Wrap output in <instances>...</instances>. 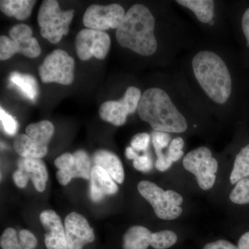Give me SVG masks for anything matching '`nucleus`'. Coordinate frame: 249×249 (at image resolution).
<instances>
[{"mask_svg": "<svg viewBox=\"0 0 249 249\" xmlns=\"http://www.w3.org/2000/svg\"><path fill=\"white\" fill-rule=\"evenodd\" d=\"M155 19L151 11L142 4L132 5L119 27L116 38L121 47L142 56H150L157 52Z\"/></svg>", "mask_w": 249, "mask_h": 249, "instance_id": "1", "label": "nucleus"}, {"mask_svg": "<svg viewBox=\"0 0 249 249\" xmlns=\"http://www.w3.org/2000/svg\"><path fill=\"white\" fill-rule=\"evenodd\" d=\"M137 112L142 121L157 132L179 134L188 129L186 118L160 88H149L142 93Z\"/></svg>", "mask_w": 249, "mask_h": 249, "instance_id": "2", "label": "nucleus"}, {"mask_svg": "<svg viewBox=\"0 0 249 249\" xmlns=\"http://www.w3.org/2000/svg\"><path fill=\"white\" fill-rule=\"evenodd\" d=\"M196 81L208 97L219 105L225 104L232 92V78L227 64L218 54L204 50L192 60Z\"/></svg>", "mask_w": 249, "mask_h": 249, "instance_id": "3", "label": "nucleus"}, {"mask_svg": "<svg viewBox=\"0 0 249 249\" xmlns=\"http://www.w3.org/2000/svg\"><path fill=\"white\" fill-rule=\"evenodd\" d=\"M74 13L73 9L62 11L55 0L42 1L37 14L41 36L51 43H58L68 34Z\"/></svg>", "mask_w": 249, "mask_h": 249, "instance_id": "4", "label": "nucleus"}, {"mask_svg": "<svg viewBox=\"0 0 249 249\" xmlns=\"http://www.w3.org/2000/svg\"><path fill=\"white\" fill-rule=\"evenodd\" d=\"M137 189L153 208L156 215L164 220H173L182 213V196L174 191H163L155 183L142 181Z\"/></svg>", "mask_w": 249, "mask_h": 249, "instance_id": "5", "label": "nucleus"}, {"mask_svg": "<svg viewBox=\"0 0 249 249\" xmlns=\"http://www.w3.org/2000/svg\"><path fill=\"white\" fill-rule=\"evenodd\" d=\"M187 171L193 174L201 189L209 191L215 183L218 170L217 160L206 147H199L188 152L183 160Z\"/></svg>", "mask_w": 249, "mask_h": 249, "instance_id": "6", "label": "nucleus"}, {"mask_svg": "<svg viewBox=\"0 0 249 249\" xmlns=\"http://www.w3.org/2000/svg\"><path fill=\"white\" fill-rule=\"evenodd\" d=\"M74 59L65 51L56 49L46 57L39 74L42 83L70 85L74 79Z\"/></svg>", "mask_w": 249, "mask_h": 249, "instance_id": "7", "label": "nucleus"}, {"mask_svg": "<svg viewBox=\"0 0 249 249\" xmlns=\"http://www.w3.org/2000/svg\"><path fill=\"white\" fill-rule=\"evenodd\" d=\"M142 96L139 88L129 87L121 99L106 101L101 105L98 111L100 117L114 125H123L125 124L127 116L137 110Z\"/></svg>", "mask_w": 249, "mask_h": 249, "instance_id": "8", "label": "nucleus"}, {"mask_svg": "<svg viewBox=\"0 0 249 249\" xmlns=\"http://www.w3.org/2000/svg\"><path fill=\"white\" fill-rule=\"evenodd\" d=\"M111 46L109 36L105 31L82 29L77 34L76 49L78 58L83 61L95 58L103 60L107 56Z\"/></svg>", "mask_w": 249, "mask_h": 249, "instance_id": "9", "label": "nucleus"}, {"mask_svg": "<svg viewBox=\"0 0 249 249\" xmlns=\"http://www.w3.org/2000/svg\"><path fill=\"white\" fill-rule=\"evenodd\" d=\"M126 13L120 4L107 6L92 4L87 9L83 16V24L87 29L104 31L117 29Z\"/></svg>", "mask_w": 249, "mask_h": 249, "instance_id": "10", "label": "nucleus"}, {"mask_svg": "<svg viewBox=\"0 0 249 249\" xmlns=\"http://www.w3.org/2000/svg\"><path fill=\"white\" fill-rule=\"evenodd\" d=\"M65 231L67 249H83L95 240L94 232L86 218L76 212L65 217Z\"/></svg>", "mask_w": 249, "mask_h": 249, "instance_id": "11", "label": "nucleus"}, {"mask_svg": "<svg viewBox=\"0 0 249 249\" xmlns=\"http://www.w3.org/2000/svg\"><path fill=\"white\" fill-rule=\"evenodd\" d=\"M40 220L45 230L46 248L67 249L65 231L60 216L52 210H46L41 213Z\"/></svg>", "mask_w": 249, "mask_h": 249, "instance_id": "12", "label": "nucleus"}, {"mask_svg": "<svg viewBox=\"0 0 249 249\" xmlns=\"http://www.w3.org/2000/svg\"><path fill=\"white\" fill-rule=\"evenodd\" d=\"M32 35V29L27 24H16L10 29L9 36L14 40L17 53H22L29 58H37L40 55V46Z\"/></svg>", "mask_w": 249, "mask_h": 249, "instance_id": "13", "label": "nucleus"}, {"mask_svg": "<svg viewBox=\"0 0 249 249\" xmlns=\"http://www.w3.org/2000/svg\"><path fill=\"white\" fill-rule=\"evenodd\" d=\"M117 185L101 167L94 165L90 176V197L94 202L102 200L105 196H112L117 193Z\"/></svg>", "mask_w": 249, "mask_h": 249, "instance_id": "14", "label": "nucleus"}, {"mask_svg": "<svg viewBox=\"0 0 249 249\" xmlns=\"http://www.w3.org/2000/svg\"><path fill=\"white\" fill-rule=\"evenodd\" d=\"M18 169L22 170L34 183L38 192H43L48 180V172L43 160L40 159L23 158L18 160Z\"/></svg>", "mask_w": 249, "mask_h": 249, "instance_id": "15", "label": "nucleus"}, {"mask_svg": "<svg viewBox=\"0 0 249 249\" xmlns=\"http://www.w3.org/2000/svg\"><path fill=\"white\" fill-rule=\"evenodd\" d=\"M93 162L95 165H98L106 170L116 182L124 183V166L115 154L106 150H98L93 155Z\"/></svg>", "mask_w": 249, "mask_h": 249, "instance_id": "16", "label": "nucleus"}, {"mask_svg": "<svg viewBox=\"0 0 249 249\" xmlns=\"http://www.w3.org/2000/svg\"><path fill=\"white\" fill-rule=\"evenodd\" d=\"M14 146L23 158L42 159L48 152V145L31 138L27 134H18L15 137Z\"/></svg>", "mask_w": 249, "mask_h": 249, "instance_id": "17", "label": "nucleus"}, {"mask_svg": "<svg viewBox=\"0 0 249 249\" xmlns=\"http://www.w3.org/2000/svg\"><path fill=\"white\" fill-rule=\"evenodd\" d=\"M153 243V233L149 229L142 226H133L124 234L123 249H147Z\"/></svg>", "mask_w": 249, "mask_h": 249, "instance_id": "18", "label": "nucleus"}, {"mask_svg": "<svg viewBox=\"0 0 249 249\" xmlns=\"http://www.w3.org/2000/svg\"><path fill=\"white\" fill-rule=\"evenodd\" d=\"M36 3L32 0H1L0 9L8 17L25 20L31 16Z\"/></svg>", "mask_w": 249, "mask_h": 249, "instance_id": "19", "label": "nucleus"}, {"mask_svg": "<svg viewBox=\"0 0 249 249\" xmlns=\"http://www.w3.org/2000/svg\"><path fill=\"white\" fill-rule=\"evenodd\" d=\"M177 3L191 10L198 20L204 24L212 21L214 16V2L212 0H178Z\"/></svg>", "mask_w": 249, "mask_h": 249, "instance_id": "20", "label": "nucleus"}, {"mask_svg": "<svg viewBox=\"0 0 249 249\" xmlns=\"http://www.w3.org/2000/svg\"><path fill=\"white\" fill-rule=\"evenodd\" d=\"M9 82L11 85L16 87L28 99L36 101L38 93V88L34 76L13 72L10 74Z\"/></svg>", "mask_w": 249, "mask_h": 249, "instance_id": "21", "label": "nucleus"}, {"mask_svg": "<svg viewBox=\"0 0 249 249\" xmlns=\"http://www.w3.org/2000/svg\"><path fill=\"white\" fill-rule=\"evenodd\" d=\"M74 163L68 170H65L72 178H83L90 179L91 167L89 155L84 150H77L73 154Z\"/></svg>", "mask_w": 249, "mask_h": 249, "instance_id": "22", "label": "nucleus"}, {"mask_svg": "<svg viewBox=\"0 0 249 249\" xmlns=\"http://www.w3.org/2000/svg\"><path fill=\"white\" fill-rule=\"evenodd\" d=\"M249 177V144L241 149L236 156L233 168L231 173V184H236L240 180Z\"/></svg>", "mask_w": 249, "mask_h": 249, "instance_id": "23", "label": "nucleus"}, {"mask_svg": "<svg viewBox=\"0 0 249 249\" xmlns=\"http://www.w3.org/2000/svg\"><path fill=\"white\" fill-rule=\"evenodd\" d=\"M26 133L31 138L48 145L54 134L53 124L49 121H42L29 124Z\"/></svg>", "mask_w": 249, "mask_h": 249, "instance_id": "24", "label": "nucleus"}, {"mask_svg": "<svg viewBox=\"0 0 249 249\" xmlns=\"http://www.w3.org/2000/svg\"><path fill=\"white\" fill-rule=\"evenodd\" d=\"M230 199L234 204H249V178H243L236 183L230 194Z\"/></svg>", "mask_w": 249, "mask_h": 249, "instance_id": "25", "label": "nucleus"}, {"mask_svg": "<svg viewBox=\"0 0 249 249\" xmlns=\"http://www.w3.org/2000/svg\"><path fill=\"white\" fill-rule=\"evenodd\" d=\"M183 146H184V141L181 137L174 139L170 142L166 153H165L167 160L171 163L178 161L183 156Z\"/></svg>", "mask_w": 249, "mask_h": 249, "instance_id": "26", "label": "nucleus"}, {"mask_svg": "<svg viewBox=\"0 0 249 249\" xmlns=\"http://www.w3.org/2000/svg\"><path fill=\"white\" fill-rule=\"evenodd\" d=\"M19 237L17 232L13 228L5 229L0 238L1 249H13L19 243Z\"/></svg>", "mask_w": 249, "mask_h": 249, "instance_id": "27", "label": "nucleus"}, {"mask_svg": "<svg viewBox=\"0 0 249 249\" xmlns=\"http://www.w3.org/2000/svg\"><path fill=\"white\" fill-rule=\"evenodd\" d=\"M16 53L14 40L6 36L0 37V60L1 61L9 60Z\"/></svg>", "mask_w": 249, "mask_h": 249, "instance_id": "28", "label": "nucleus"}, {"mask_svg": "<svg viewBox=\"0 0 249 249\" xmlns=\"http://www.w3.org/2000/svg\"><path fill=\"white\" fill-rule=\"evenodd\" d=\"M0 119H1V124H2L4 132L10 136L15 135L18 130V122L2 107L0 109Z\"/></svg>", "mask_w": 249, "mask_h": 249, "instance_id": "29", "label": "nucleus"}, {"mask_svg": "<svg viewBox=\"0 0 249 249\" xmlns=\"http://www.w3.org/2000/svg\"><path fill=\"white\" fill-rule=\"evenodd\" d=\"M152 144L155 149L166 148L169 146L171 141V137L169 133L163 132H157L154 131L152 134Z\"/></svg>", "mask_w": 249, "mask_h": 249, "instance_id": "30", "label": "nucleus"}, {"mask_svg": "<svg viewBox=\"0 0 249 249\" xmlns=\"http://www.w3.org/2000/svg\"><path fill=\"white\" fill-rule=\"evenodd\" d=\"M150 142V136L147 133L142 132L134 135L131 140V147H133L137 152L145 151L149 146Z\"/></svg>", "mask_w": 249, "mask_h": 249, "instance_id": "31", "label": "nucleus"}, {"mask_svg": "<svg viewBox=\"0 0 249 249\" xmlns=\"http://www.w3.org/2000/svg\"><path fill=\"white\" fill-rule=\"evenodd\" d=\"M20 243L27 248L34 249L37 247V240L36 236L27 229H22L18 233Z\"/></svg>", "mask_w": 249, "mask_h": 249, "instance_id": "32", "label": "nucleus"}, {"mask_svg": "<svg viewBox=\"0 0 249 249\" xmlns=\"http://www.w3.org/2000/svg\"><path fill=\"white\" fill-rule=\"evenodd\" d=\"M133 166L139 171L147 173L152 168V161L150 157L147 155L139 156L133 160Z\"/></svg>", "mask_w": 249, "mask_h": 249, "instance_id": "33", "label": "nucleus"}, {"mask_svg": "<svg viewBox=\"0 0 249 249\" xmlns=\"http://www.w3.org/2000/svg\"><path fill=\"white\" fill-rule=\"evenodd\" d=\"M74 163V157L70 153H65L58 157L54 162L55 167L58 170H68Z\"/></svg>", "mask_w": 249, "mask_h": 249, "instance_id": "34", "label": "nucleus"}, {"mask_svg": "<svg viewBox=\"0 0 249 249\" xmlns=\"http://www.w3.org/2000/svg\"><path fill=\"white\" fill-rule=\"evenodd\" d=\"M203 249H240L231 242L227 240H219L210 242L204 246Z\"/></svg>", "mask_w": 249, "mask_h": 249, "instance_id": "35", "label": "nucleus"}, {"mask_svg": "<svg viewBox=\"0 0 249 249\" xmlns=\"http://www.w3.org/2000/svg\"><path fill=\"white\" fill-rule=\"evenodd\" d=\"M13 178H14V181L16 186L19 187V188H25L29 180L25 173L19 169L15 172L13 175Z\"/></svg>", "mask_w": 249, "mask_h": 249, "instance_id": "36", "label": "nucleus"}, {"mask_svg": "<svg viewBox=\"0 0 249 249\" xmlns=\"http://www.w3.org/2000/svg\"><path fill=\"white\" fill-rule=\"evenodd\" d=\"M242 27L249 45V8L244 13L242 19Z\"/></svg>", "mask_w": 249, "mask_h": 249, "instance_id": "37", "label": "nucleus"}, {"mask_svg": "<svg viewBox=\"0 0 249 249\" xmlns=\"http://www.w3.org/2000/svg\"><path fill=\"white\" fill-rule=\"evenodd\" d=\"M56 178L58 182L62 186H66L71 180V178L65 170H58L56 173Z\"/></svg>", "mask_w": 249, "mask_h": 249, "instance_id": "38", "label": "nucleus"}, {"mask_svg": "<svg viewBox=\"0 0 249 249\" xmlns=\"http://www.w3.org/2000/svg\"><path fill=\"white\" fill-rule=\"evenodd\" d=\"M237 247L240 249H249V231L241 236Z\"/></svg>", "mask_w": 249, "mask_h": 249, "instance_id": "39", "label": "nucleus"}, {"mask_svg": "<svg viewBox=\"0 0 249 249\" xmlns=\"http://www.w3.org/2000/svg\"><path fill=\"white\" fill-rule=\"evenodd\" d=\"M139 156L138 152L132 147H127L125 150V157L129 160H134Z\"/></svg>", "mask_w": 249, "mask_h": 249, "instance_id": "40", "label": "nucleus"}, {"mask_svg": "<svg viewBox=\"0 0 249 249\" xmlns=\"http://www.w3.org/2000/svg\"><path fill=\"white\" fill-rule=\"evenodd\" d=\"M14 249H29L27 248V247H24V246H23L22 244L20 243V242H19V243L16 246V247Z\"/></svg>", "mask_w": 249, "mask_h": 249, "instance_id": "41", "label": "nucleus"}]
</instances>
